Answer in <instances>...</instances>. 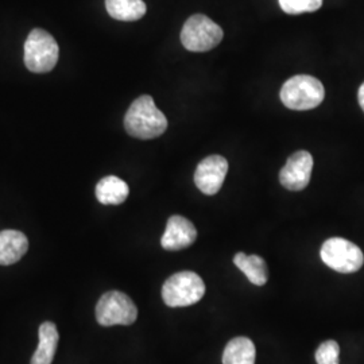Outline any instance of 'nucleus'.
<instances>
[{
	"instance_id": "39448f33",
	"label": "nucleus",
	"mask_w": 364,
	"mask_h": 364,
	"mask_svg": "<svg viewBox=\"0 0 364 364\" xmlns=\"http://www.w3.org/2000/svg\"><path fill=\"white\" fill-rule=\"evenodd\" d=\"M221 39V27L201 14L192 15L182 27L181 43L189 52H208L216 48Z\"/></svg>"
},
{
	"instance_id": "0eeeda50",
	"label": "nucleus",
	"mask_w": 364,
	"mask_h": 364,
	"mask_svg": "<svg viewBox=\"0 0 364 364\" xmlns=\"http://www.w3.org/2000/svg\"><path fill=\"white\" fill-rule=\"evenodd\" d=\"M321 259L328 267L341 274L356 273L362 269V250L343 237H331L321 247Z\"/></svg>"
},
{
	"instance_id": "1a4fd4ad",
	"label": "nucleus",
	"mask_w": 364,
	"mask_h": 364,
	"mask_svg": "<svg viewBox=\"0 0 364 364\" xmlns=\"http://www.w3.org/2000/svg\"><path fill=\"white\" fill-rule=\"evenodd\" d=\"M227 173H228V162L224 156H207L198 164L196 169V186L204 195H216L224 183Z\"/></svg>"
},
{
	"instance_id": "2eb2a0df",
	"label": "nucleus",
	"mask_w": 364,
	"mask_h": 364,
	"mask_svg": "<svg viewBox=\"0 0 364 364\" xmlns=\"http://www.w3.org/2000/svg\"><path fill=\"white\" fill-rule=\"evenodd\" d=\"M257 350L247 338H235L227 343L223 352V364H255Z\"/></svg>"
},
{
	"instance_id": "f3484780",
	"label": "nucleus",
	"mask_w": 364,
	"mask_h": 364,
	"mask_svg": "<svg viewBox=\"0 0 364 364\" xmlns=\"http://www.w3.org/2000/svg\"><path fill=\"white\" fill-rule=\"evenodd\" d=\"M281 9L290 15L314 13L323 6V0H279Z\"/></svg>"
},
{
	"instance_id": "f03ea898",
	"label": "nucleus",
	"mask_w": 364,
	"mask_h": 364,
	"mask_svg": "<svg viewBox=\"0 0 364 364\" xmlns=\"http://www.w3.org/2000/svg\"><path fill=\"white\" fill-rule=\"evenodd\" d=\"M326 90L320 80L308 75L289 78L281 90V100L294 111H308L323 103Z\"/></svg>"
},
{
	"instance_id": "423d86ee",
	"label": "nucleus",
	"mask_w": 364,
	"mask_h": 364,
	"mask_svg": "<svg viewBox=\"0 0 364 364\" xmlns=\"http://www.w3.org/2000/svg\"><path fill=\"white\" fill-rule=\"evenodd\" d=\"M138 317V308L124 293L111 290L96 305V320L100 326H131Z\"/></svg>"
},
{
	"instance_id": "9d476101",
	"label": "nucleus",
	"mask_w": 364,
	"mask_h": 364,
	"mask_svg": "<svg viewBox=\"0 0 364 364\" xmlns=\"http://www.w3.org/2000/svg\"><path fill=\"white\" fill-rule=\"evenodd\" d=\"M196 239L197 230L195 224L183 216L174 215L168 220L166 230L161 239V246L168 251H180L192 246Z\"/></svg>"
},
{
	"instance_id": "20e7f679",
	"label": "nucleus",
	"mask_w": 364,
	"mask_h": 364,
	"mask_svg": "<svg viewBox=\"0 0 364 364\" xmlns=\"http://www.w3.org/2000/svg\"><path fill=\"white\" fill-rule=\"evenodd\" d=\"M60 49L57 41L42 30L34 28L25 42V65L34 73H48L57 65Z\"/></svg>"
},
{
	"instance_id": "f8f14e48",
	"label": "nucleus",
	"mask_w": 364,
	"mask_h": 364,
	"mask_svg": "<svg viewBox=\"0 0 364 364\" xmlns=\"http://www.w3.org/2000/svg\"><path fill=\"white\" fill-rule=\"evenodd\" d=\"M39 343L30 364H52L60 335L55 324L46 321L39 326Z\"/></svg>"
},
{
	"instance_id": "dca6fc26",
	"label": "nucleus",
	"mask_w": 364,
	"mask_h": 364,
	"mask_svg": "<svg viewBox=\"0 0 364 364\" xmlns=\"http://www.w3.org/2000/svg\"><path fill=\"white\" fill-rule=\"evenodd\" d=\"M105 9L109 16L123 22L138 21L147 10L144 0H105Z\"/></svg>"
},
{
	"instance_id": "a211bd4d",
	"label": "nucleus",
	"mask_w": 364,
	"mask_h": 364,
	"mask_svg": "<svg viewBox=\"0 0 364 364\" xmlns=\"http://www.w3.org/2000/svg\"><path fill=\"white\" fill-rule=\"evenodd\" d=\"M340 347L335 340H328L321 343L316 351L317 364H338Z\"/></svg>"
},
{
	"instance_id": "f257e3e1",
	"label": "nucleus",
	"mask_w": 364,
	"mask_h": 364,
	"mask_svg": "<svg viewBox=\"0 0 364 364\" xmlns=\"http://www.w3.org/2000/svg\"><path fill=\"white\" fill-rule=\"evenodd\" d=\"M127 134L138 139H153L168 129V119L156 108L151 96L144 95L134 100L124 117Z\"/></svg>"
},
{
	"instance_id": "7ed1b4c3",
	"label": "nucleus",
	"mask_w": 364,
	"mask_h": 364,
	"mask_svg": "<svg viewBox=\"0 0 364 364\" xmlns=\"http://www.w3.org/2000/svg\"><path fill=\"white\" fill-rule=\"evenodd\" d=\"M205 294V284L198 274L181 272L173 274L162 287V299L170 308L195 305Z\"/></svg>"
},
{
	"instance_id": "6ab92c4d",
	"label": "nucleus",
	"mask_w": 364,
	"mask_h": 364,
	"mask_svg": "<svg viewBox=\"0 0 364 364\" xmlns=\"http://www.w3.org/2000/svg\"><path fill=\"white\" fill-rule=\"evenodd\" d=\"M358 99H359V105H360L362 109L364 111V82L360 85L359 92H358Z\"/></svg>"
},
{
	"instance_id": "6e6552de",
	"label": "nucleus",
	"mask_w": 364,
	"mask_h": 364,
	"mask_svg": "<svg viewBox=\"0 0 364 364\" xmlns=\"http://www.w3.org/2000/svg\"><path fill=\"white\" fill-rule=\"evenodd\" d=\"M312 170L313 156L301 150L289 156L287 165L279 171V182L287 191L299 192L309 185Z\"/></svg>"
},
{
	"instance_id": "4468645a",
	"label": "nucleus",
	"mask_w": 364,
	"mask_h": 364,
	"mask_svg": "<svg viewBox=\"0 0 364 364\" xmlns=\"http://www.w3.org/2000/svg\"><path fill=\"white\" fill-rule=\"evenodd\" d=\"M130 195V188L126 182L117 176H108L102 178L96 185V197L99 203L105 205L123 204Z\"/></svg>"
},
{
	"instance_id": "ddd939ff",
	"label": "nucleus",
	"mask_w": 364,
	"mask_h": 364,
	"mask_svg": "<svg viewBox=\"0 0 364 364\" xmlns=\"http://www.w3.org/2000/svg\"><path fill=\"white\" fill-rule=\"evenodd\" d=\"M235 266L247 277L248 281L257 287H263L269 281V267L259 255H247L237 252L234 257Z\"/></svg>"
},
{
	"instance_id": "9b49d317",
	"label": "nucleus",
	"mask_w": 364,
	"mask_h": 364,
	"mask_svg": "<svg viewBox=\"0 0 364 364\" xmlns=\"http://www.w3.org/2000/svg\"><path fill=\"white\" fill-rule=\"evenodd\" d=\"M28 250L26 235L14 230L0 232V264L10 266L22 259Z\"/></svg>"
}]
</instances>
